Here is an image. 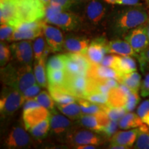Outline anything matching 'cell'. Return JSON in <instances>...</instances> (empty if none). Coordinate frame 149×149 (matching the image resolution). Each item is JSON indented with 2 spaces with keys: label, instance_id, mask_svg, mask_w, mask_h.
<instances>
[{
  "label": "cell",
  "instance_id": "680465c9",
  "mask_svg": "<svg viewBox=\"0 0 149 149\" xmlns=\"http://www.w3.org/2000/svg\"><path fill=\"white\" fill-rule=\"evenodd\" d=\"M145 1H146V3H147V5H148V7H149V0H145Z\"/></svg>",
  "mask_w": 149,
  "mask_h": 149
},
{
  "label": "cell",
  "instance_id": "9f6ffc18",
  "mask_svg": "<svg viewBox=\"0 0 149 149\" xmlns=\"http://www.w3.org/2000/svg\"><path fill=\"white\" fill-rule=\"evenodd\" d=\"M41 1H42V2L44 3V4H45V5L46 6V5H48V3H49L50 1H51V0H41Z\"/></svg>",
  "mask_w": 149,
  "mask_h": 149
},
{
  "label": "cell",
  "instance_id": "7402d4cb",
  "mask_svg": "<svg viewBox=\"0 0 149 149\" xmlns=\"http://www.w3.org/2000/svg\"><path fill=\"white\" fill-rule=\"evenodd\" d=\"M138 135V128L125 130V131L116 132L112 136L111 139V144H120L130 147L137 140Z\"/></svg>",
  "mask_w": 149,
  "mask_h": 149
},
{
  "label": "cell",
  "instance_id": "7c38bea8",
  "mask_svg": "<svg viewBox=\"0 0 149 149\" xmlns=\"http://www.w3.org/2000/svg\"><path fill=\"white\" fill-rule=\"evenodd\" d=\"M43 34L45 37L51 52L56 53L62 51L64 48V40L60 30L56 27L48 25L45 22L43 24Z\"/></svg>",
  "mask_w": 149,
  "mask_h": 149
},
{
  "label": "cell",
  "instance_id": "44dd1931",
  "mask_svg": "<svg viewBox=\"0 0 149 149\" xmlns=\"http://www.w3.org/2000/svg\"><path fill=\"white\" fill-rule=\"evenodd\" d=\"M107 51L109 53H115L122 56H136L137 53L127 41L120 39L111 40L107 42Z\"/></svg>",
  "mask_w": 149,
  "mask_h": 149
},
{
  "label": "cell",
  "instance_id": "ac0fdd59",
  "mask_svg": "<svg viewBox=\"0 0 149 149\" xmlns=\"http://www.w3.org/2000/svg\"><path fill=\"white\" fill-rule=\"evenodd\" d=\"M53 114L51 115V128L52 132L57 135H68L70 128L72 125L70 121L57 112L53 111Z\"/></svg>",
  "mask_w": 149,
  "mask_h": 149
},
{
  "label": "cell",
  "instance_id": "83f0119b",
  "mask_svg": "<svg viewBox=\"0 0 149 149\" xmlns=\"http://www.w3.org/2000/svg\"><path fill=\"white\" fill-rule=\"evenodd\" d=\"M57 108L63 114L69 117L72 120H79L81 115H83L79 104L75 103V102L64 104V105H58L57 104Z\"/></svg>",
  "mask_w": 149,
  "mask_h": 149
},
{
  "label": "cell",
  "instance_id": "7bdbcfd3",
  "mask_svg": "<svg viewBox=\"0 0 149 149\" xmlns=\"http://www.w3.org/2000/svg\"><path fill=\"white\" fill-rule=\"evenodd\" d=\"M118 121H115L111 120L109 124H107V126L104 128L102 133L108 137H111L117 132V126H119V123L117 122Z\"/></svg>",
  "mask_w": 149,
  "mask_h": 149
},
{
  "label": "cell",
  "instance_id": "f35d334b",
  "mask_svg": "<svg viewBox=\"0 0 149 149\" xmlns=\"http://www.w3.org/2000/svg\"><path fill=\"white\" fill-rule=\"evenodd\" d=\"M84 99L93 103L107 104L108 102V95L99 92H91L88 93Z\"/></svg>",
  "mask_w": 149,
  "mask_h": 149
},
{
  "label": "cell",
  "instance_id": "2e32d148",
  "mask_svg": "<svg viewBox=\"0 0 149 149\" xmlns=\"http://www.w3.org/2000/svg\"><path fill=\"white\" fill-rule=\"evenodd\" d=\"M131 91L126 86L120 83L117 86L112 88L108 94L107 105L113 107H124Z\"/></svg>",
  "mask_w": 149,
  "mask_h": 149
},
{
  "label": "cell",
  "instance_id": "db71d44e",
  "mask_svg": "<svg viewBox=\"0 0 149 149\" xmlns=\"http://www.w3.org/2000/svg\"><path fill=\"white\" fill-rule=\"evenodd\" d=\"M90 0H74V4H79L81 3H86Z\"/></svg>",
  "mask_w": 149,
  "mask_h": 149
},
{
  "label": "cell",
  "instance_id": "f5cc1de1",
  "mask_svg": "<svg viewBox=\"0 0 149 149\" xmlns=\"http://www.w3.org/2000/svg\"><path fill=\"white\" fill-rule=\"evenodd\" d=\"M76 148L78 149H95V146L94 145L86 144V145H81V146H78L76 147Z\"/></svg>",
  "mask_w": 149,
  "mask_h": 149
},
{
  "label": "cell",
  "instance_id": "e575fe53",
  "mask_svg": "<svg viewBox=\"0 0 149 149\" xmlns=\"http://www.w3.org/2000/svg\"><path fill=\"white\" fill-rule=\"evenodd\" d=\"M66 54H59L50 57L46 64V70H65Z\"/></svg>",
  "mask_w": 149,
  "mask_h": 149
},
{
  "label": "cell",
  "instance_id": "6f0895ef",
  "mask_svg": "<svg viewBox=\"0 0 149 149\" xmlns=\"http://www.w3.org/2000/svg\"><path fill=\"white\" fill-rule=\"evenodd\" d=\"M147 30H148V39H149V19H148V23H147Z\"/></svg>",
  "mask_w": 149,
  "mask_h": 149
},
{
  "label": "cell",
  "instance_id": "681fc988",
  "mask_svg": "<svg viewBox=\"0 0 149 149\" xmlns=\"http://www.w3.org/2000/svg\"><path fill=\"white\" fill-rule=\"evenodd\" d=\"M41 105L38 103V102H37L35 99H30V100H27L25 101V103L24 104L23 111L33 109V108L39 107Z\"/></svg>",
  "mask_w": 149,
  "mask_h": 149
},
{
  "label": "cell",
  "instance_id": "ba28073f",
  "mask_svg": "<svg viewBox=\"0 0 149 149\" xmlns=\"http://www.w3.org/2000/svg\"><path fill=\"white\" fill-rule=\"evenodd\" d=\"M124 39L129 43L136 53L143 52L149 45L147 25L144 24L130 30L126 33Z\"/></svg>",
  "mask_w": 149,
  "mask_h": 149
},
{
  "label": "cell",
  "instance_id": "836d02e7",
  "mask_svg": "<svg viewBox=\"0 0 149 149\" xmlns=\"http://www.w3.org/2000/svg\"><path fill=\"white\" fill-rule=\"evenodd\" d=\"M134 148L149 149V128L147 124H143L138 127V135Z\"/></svg>",
  "mask_w": 149,
  "mask_h": 149
},
{
  "label": "cell",
  "instance_id": "f907efd6",
  "mask_svg": "<svg viewBox=\"0 0 149 149\" xmlns=\"http://www.w3.org/2000/svg\"><path fill=\"white\" fill-rule=\"evenodd\" d=\"M115 59V55H107L104 56V58L102 59V60L100 63V64L103 65L104 66L107 67H112L113 63H114Z\"/></svg>",
  "mask_w": 149,
  "mask_h": 149
},
{
  "label": "cell",
  "instance_id": "c3c4849f",
  "mask_svg": "<svg viewBox=\"0 0 149 149\" xmlns=\"http://www.w3.org/2000/svg\"><path fill=\"white\" fill-rule=\"evenodd\" d=\"M141 95L142 97L149 96V72L141 82Z\"/></svg>",
  "mask_w": 149,
  "mask_h": 149
},
{
  "label": "cell",
  "instance_id": "11a10c76",
  "mask_svg": "<svg viewBox=\"0 0 149 149\" xmlns=\"http://www.w3.org/2000/svg\"><path fill=\"white\" fill-rule=\"evenodd\" d=\"M142 120H143V122H144V124H147V126H149V115H147L146 117H145Z\"/></svg>",
  "mask_w": 149,
  "mask_h": 149
},
{
  "label": "cell",
  "instance_id": "603a6c76",
  "mask_svg": "<svg viewBox=\"0 0 149 149\" xmlns=\"http://www.w3.org/2000/svg\"><path fill=\"white\" fill-rule=\"evenodd\" d=\"M41 35L35 39L33 44V53H34V59L35 61L40 60L42 58L46 59L49 53H51V50L48 44H46L45 37Z\"/></svg>",
  "mask_w": 149,
  "mask_h": 149
},
{
  "label": "cell",
  "instance_id": "ab89813d",
  "mask_svg": "<svg viewBox=\"0 0 149 149\" xmlns=\"http://www.w3.org/2000/svg\"><path fill=\"white\" fill-rule=\"evenodd\" d=\"M15 30V28L8 24H1L0 26V40L1 42L8 41Z\"/></svg>",
  "mask_w": 149,
  "mask_h": 149
},
{
  "label": "cell",
  "instance_id": "9a60e30c",
  "mask_svg": "<svg viewBox=\"0 0 149 149\" xmlns=\"http://www.w3.org/2000/svg\"><path fill=\"white\" fill-rule=\"evenodd\" d=\"M107 41L104 37L95 39L89 44L86 55L93 64H100L107 53Z\"/></svg>",
  "mask_w": 149,
  "mask_h": 149
},
{
  "label": "cell",
  "instance_id": "b9f144b4",
  "mask_svg": "<svg viewBox=\"0 0 149 149\" xmlns=\"http://www.w3.org/2000/svg\"><path fill=\"white\" fill-rule=\"evenodd\" d=\"M139 101V97L138 95V93H135L131 91L130 94L128 96V100L126 102V105L124 106L127 112H130L133 111L137 104H138Z\"/></svg>",
  "mask_w": 149,
  "mask_h": 149
},
{
  "label": "cell",
  "instance_id": "5bb4252c",
  "mask_svg": "<svg viewBox=\"0 0 149 149\" xmlns=\"http://www.w3.org/2000/svg\"><path fill=\"white\" fill-rule=\"evenodd\" d=\"M0 22L16 28L18 25L17 9L15 0H0Z\"/></svg>",
  "mask_w": 149,
  "mask_h": 149
},
{
  "label": "cell",
  "instance_id": "277c9868",
  "mask_svg": "<svg viewBox=\"0 0 149 149\" xmlns=\"http://www.w3.org/2000/svg\"><path fill=\"white\" fill-rule=\"evenodd\" d=\"M22 93L15 88L6 86L1 92L0 99V111L3 117L11 116L25 102Z\"/></svg>",
  "mask_w": 149,
  "mask_h": 149
},
{
  "label": "cell",
  "instance_id": "4316f807",
  "mask_svg": "<svg viewBox=\"0 0 149 149\" xmlns=\"http://www.w3.org/2000/svg\"><path fill=\"white\" fill-rule=\"evenodd\" d=\"M46 59L42 58L35 61L34 65V73L37 82L42 88H47V72H46Z\"/></svg>",
  "mask_w": 149,
  "mask_h": 149
},
{
  "label": "cell",
  "instance_id": "7dc6e473",
  "mask_svg": "<svg viewBox=\"0 0 149 149\" xmlns=\"http://www.w3.org/2000/svg\"><path fill=\"white\" fill-rule=\"evenodd\" d=\"M137 57L142 68L144 65H149V47L146 48L144 51L139 53V55H137Z\"/></svg>",
  "mask_w": 149,
  "mask_h": 149
},
{
  "label": "cell",
  "instance_id": "d6a6232c",
  "mask_svg": "<svg viewBox=\"0 0 149 149\" xmlns=\"http://www.w3.org/2000/svg\"><path fill=\"white\" fill-rule=\"evenodd\" d=\"M66 73L69 76L75 75H86L88 72H86L81 68V66L78 64L74 59L70 56L69 53L66 54V68H65Z\"/></svg>",
  "mask_w": 149,
  "mask_h": 149
},
{
  "label": "cell",
  "instance_id": "e0dca14e",
  "mask_svg": "<svg viewBox=\"0 0 149 149\" xmlns=\"http://www.w3.org/2000/svg\"><path fill=\"white\" fill-rule=\"evenodd\" d=\"M90 40L86 37L68 35L64 40V48L68 53L86 54Z\"/></svg>",
  "mask_w": 149,
  "mask_h": 149
},
{
  "label": "cell",
  "instance_id": "816d5d0a",
  "mask_svg": "<svg viewBox=\"0 0 149 149\" xmlns=\"http://www.w3.org/2000/svg\"><path fill=\"white\" fill-rule=\"evenodd\" d=\"M109 148H114V149H126V148H129V147L126 146H124V145L111 144Z\"/></svg>",
  "mask_w": 149,
  "mask_h": 149
},
{
  "label": "cell",
  "instance_id": "30bf717a",
  "mask_svg": "<svg viewBox=\"0 0 149 149\" xmlns=\"http://www.w3.org/2000/svg\"><path fill=\"white\" fill-rule=\"evenodd\" d=\"M4 143L8 148H24L30 146L31 139L25 130L19 126H15L9 131Z\"/></svg>",
  "mask_w": 149,
  "mask_h": 149
},
{
  "label": "cell",
  "instance_id": "1f68e13d",
  "mask_svg": "<svg viewBox=\"0 0 149 149\" xmlns=\"http://www.w3.org/2000/svg\"><path fill=\"white\" fill-rule=\"evenodd\" d=\"M77 102L81 107L83 114L94 115L104 111V104H100L91 102L84 98H78Z\"/></svg>",
  "mask_w": 149,
  "mask_h": 149
},
{
  "label": "cell",
  "instance_id": "bcb514c9",
  "mask_svg": "<svg viewBox=\"0 0 149 149\" xmlns=\"http://www.w3.org/2000/svg\"><path fill=\"white\" fill-rule=\"evenodd\" d=\"M137 114L141 117V120L149 115V100H145L138 107L137 111Z\"/></svg>",
  "mask_w": 149,
  "mask_h": 149
},
{
  "label": "cell",
  "instance_id": "74e56055",
  "mask_svg": "<svg viewBox=\"0 0 149 149\" xmlns=\"http://www.w3.org/2000/svg\"><path fill=\"white\" fill-rule=\"evenodd\" d=\"M12 59L10 48L4 43L1 42L0 44V65L1 67H4Z\"/></svg>",
  "mask_w": 149,
  "mask_h": 149
},
{
  "label": "cell",
  "instance_id": "8992f818",
  "mask_svg": "<svg viewBox=\"0 0 149 149\" xmlns=\"http://www.w3.org/2000/svg\"><path fill=\"white\" fill-rule=\"evenodd\" d=\"M12 59L15 63L31 66L33 61V48L31 40L16 41L10 46Z\"/></svg>",
  "mask_w": 149,
  "mask_h": 149
},
{
  "label": "cell",
  "instance_id": "5b68a950",
  "mask_svg": "<svg viewBox=\"0 0 149 149\" xmlns=\"http://www.w3.org/2000/svg\"><path fill=\"white\" fill-rule=\"evenodd\" d=\"M44 21L66 31H74L82 24V19L79 15L68 10H63L53 15L46 17L44 18Z\"/></svg>",
  "mask_w": 149,
  "mask_h": 149
},
{
  "label": "cell",
  "instance_id": "8d00e7d4",
  "mask_svg": "<svg viewBox=\"0 0 149 149\" xmlns=\"http://www.w3.org/2000/svg\"><path fill=\"white\" fill-rule=\"evenodd\" d=\"M38 103L43 107L49 110H53L55 107V100H53L51 94H48L46 91H44L40 93L37 97L34 98Z\"/></svg>",
  "mask_w": 149,
  "mask_h": 149
},
{
  "label": "cell",
  "instance_id": "52a82bcc",
  "mask_svg": "<svg viewBox=\"0 0 149 149\" xmlns=\"http://www.w3.org/2000/svg\"><path fill=\"white\" fill-rule=\"evenodd\" d=\"M104 0H90L84 8V17L92 25H98L106 18L108 6Z\"/></svg>",
  "mask_w": 149,
  "mask_h": 149
},
{
  "label": "cell",
  "instance_id": "9c48e42d",
  "mask_svg": "<svg viewBox=\"0 0 149 149\" xmlns=\"http://www.w3.org/2000/svg\"><path fill=\"white\" fill-rule=\"evenodd\" d=\"M89 79L86 75L69 76L67 74V79L64 88L70 95L78 98L86 97L88 93Z\"/></svg>",
  "mask_w": 149,
  "mask_h": 149
},
{
  "label": "cell",
  "instance_id": "8fae6325",
  "mask_svg": "<svg viewBox=\"0 0 149 149\" xmlns=\"http://www.w3.org/2000/svg\"><path fill=\"white\" fill-rule=\"evenodd\" d=\"M67 137L70 144L75 147L86 144L98 146L102 142L101 138L97 134L88 130L72 131L68 133Z\"/></svg>",
  "mask_w": 149,
  "mask_h": 149
},
{
  "label": "cell",
  "instance_id": "4fadbf2b",
  "mask_svg": "<svg viewBox=\"0 0 149 149\" xmlns=\"http://www.w3.org/2000/svg\"><path fill=\"white\" fill-rule=\"evenodd\" d=\"M49 117H51V113L48 109L42 106L23 111V121L25 129L29 130Z\"/></svg>",
  "mask_w": 149,
  "mask_h": 149
},
{
  "label": "cell",
  "instance_id": "d590c367",
  "mask_svg": "<svg viewBox=\"0 0 149 149\" xmlns=\"http://www.w3.org/2000/svg\"><path fill=\"white\" fill-rule=\"evenodd\" d=\"M103 109L111 120L115 121H119L127 113V111L124 107H113L104 104Z\"/></svg>",
  "mask_w": 149,
  "mask_h": 149
},
{
  "label": "cell",
  "instance_id": "f1b7e54d",
  "mask_svg": "<svg viewBox=\"0 0 149 149\" xmlns=\"http://www.w3.org/2000/svg\"><path fill=\"white\" fill-rule=\"evenodd\" d=\"M43 34V29L31 31H19L15 30V31L8 39V42H16L21 40H33L36 39L37 37Z\"/></svg>",
  "mask_w": 149,
  "mask_h": 149
},
{
  "label": "cell",
  "instance_id": "3957f363",
  "mask_svg": "<svg viewBox=\"0 0 149 149\" xmlns=\"http://www.w3.org/2000/svg\"><path fill=\"white\" fill-rule=\"evenodd\" d=\"M15 1L17 9L18 25L22 22L40 21L45 18L46 5L41 0Z\"/></svg>",
  "mask_w": 149,
  "mask_h": 149
},
{
  "label": "cell",
  "instance_id": "60d3db41",
  "mask_svg": "<svg viewBox=\"0 0 149 149\" xmlns=\"http://www.w3.org/2000/svg\"><path fill=\"white\" fill-rule=\"evenodd\" d=\"M41 91V86L38 84L31 86L29 88L26 89L25 91L22 92V95L25 100H30V99H34L35 97H37L40 94Z\"/></svg>",
  "mask_w": 149,
  "mask_h": 149
},
{
  "label": "cell",
  "instance_id": "d6986e66",
  "mask_svg": "<svg viewBox=\"0 0 149 149\" xmlns=\"http://www.w3.org/2000/svg\"><path fill=\"white\" fill-rule=\"evenodd\" d=\"M87 76L96 79L104 80L113 78L119 81L120 79V74L114 68L104 66L102 64H93L89 70Z\"/></svg>",
  "mask_w": 149,
  "mask_h": 149
},
{
  "label": "cell",
  "instance_id": "f6af8a7d",
  "mask_svg": "<svg viewBox=\"0 0 149 149\" xmlns=\"http://www.w3.org/2000/svg\"><path fill=\"white\" fill-rule=\"evenodd\" d=\"M108 4L122 5V6H135L139 3V0H104Z\"/></svg>",
  "mask_w": 149,
  "mask_h": 149
},
{
  "label": "cell",
  "instance_id": "ffe728a7",
  "mask_svg": "<svg viewBox=\"0 0 149 149\" xmlns=\"http://www.w3.org/2000/svg\"><path fill=\"white\" fill-rule=\"evenodd\" d=\"M111 68H114L120 74L121 77L123 74L136 71L137 65L135 59L130 56L115 55V61Z\"/></svg>",
  "mask_w": 149,
  "mask_h": 149
},
{
  "label": "cell",
  "instance_id": "4dcf8cb0",
  "mask_svg": "<svg viewBox=\"0 0 149 149\" xmlns=\"http://www.w3.org/2000/svg\"><path fill=\"white\" fill-rule=\"evenodd\" d=\"M50 117H48L46 120H43L42 122L39 123L38 124L35 125L30 128L29 131L31 135L35 139H42L45 138L51 128V121Z\"/></svg>",
  "mask_w": 149,
  "mask_h": 149
},
{
  "label": "cell",
  "instance_id": "cb8c5ba5",
  "mask_svg": "<svg viewBox=\"0 0 149 149\" xmlns=\"http://www.w3.org/2000/svg\"><path fill=\"white\" fill-rule=\"evenodd\" d=\"M119 82L126 86L133 92L138 93L141 85V76L136 71L130 72L123 74Z\"/></svg>",
  "mask_w": 149,
  "mask_h": 149
},
{
  "label": "cell",
  "instance_id": "6da1fadb",
  "mask_svg": "<svg viewBox=\"0 0 149 149\" xmlns=\"http://www.w3.org/2000/svg\"><path fill=\"white\" fill-rule=\"evenodd\" d=\"M149 13L140 5L128 6L113 17L111 26L117 34L124 35L130 30L148 23Z\"/></svg>",
  "mask_w": 149,
  "mask_h": 149
},
{
  "label": "cell",
  "instance_id": "ee69618b",
  "mask_svg": "<svg viewBox=\"0 0 149 149\" xmlns=\"http://www.w3.org/2000/svg\"><path fill=\"white\" fill-rule=\"evenodd\" d=\"M48 4L60 6L65 10H68L74 5V0H51Z\"/></svg>",
  "mask_w": 149,
  "mask_h": 149
},
{
  "label": "cell",
  "instance_id": "484cf974",
  "mask_svg": "<svg viewBox=\"0 0 149 149\" xmlns=\"http://www.w3.org/2000/svg\"><path fill=\"white\" fill-rule=\"evenodd\" d=\"M79 120L81 126L88 129L94 130L100 133H102L103 131L104 128L100 122L98 113L94 115H82Z\"/></svg>",
  "mask_w": 149,
  "mask_h": 149
},
{
  "label": "cell",
  "instance_id": "d4e9b609",
  "mask_svg": "<svg viewBox=\"0 0 149 149\" xmlns=\"http://www.w3.org/2000/svg\"><path fill=\"white\" fill-rule=\"evenodd\" d=\"M119 127L121 129H130L135 128L144 124L141 118L137 114L133 113H126L119 120Z\"/></svg>",
  "mask_w": 149,
  "mask_h": 149
},
{
  "label": "cell",
  "instance_id": "f546056e",
  "mask_svg": "<svg viewBox=\"0 0 149 149\" xmlns=\"http://www.w3.org/2000/svg\"><path fill=\"white\" fill-rule=\"evenodd\" d=\"M47 79L48 85L58 86L64 87L67 79V73L65 70H47Z\"/></svg>",
  "mask_w": 149,
  "mask_h": 149
},
{
  "label": "cell",
  "instance_id": "7a4b0ae2",
  "mask_svg": "<svg viewBox=\"0 0 149 149\" xmlns=\"http://www.w3.org/2000/svg\"><path fill=\"white\" fill-rule=\"evenodd\" d=\"M1 79L3 84L22 93L36 84V78L31 66L8 63L1 70Z\"/></svg>",
  "mask_w": 149,
  "mask_h": 149
}]
</instances>
